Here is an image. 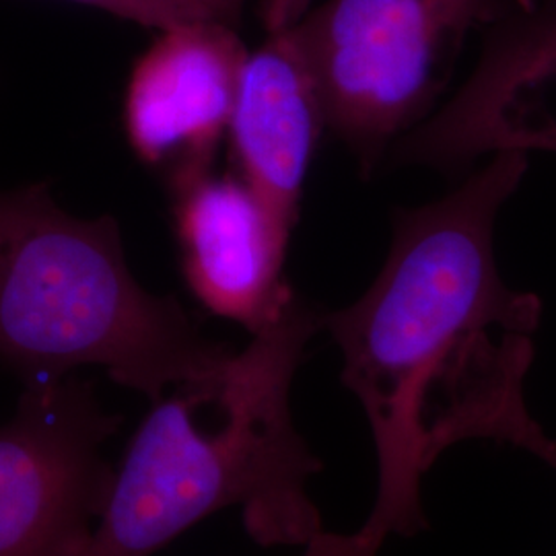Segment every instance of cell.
I'll return each instance as SVG.
<instances>
[{
    "label": "cell",
    "instance_id": "1",
    "mask_svg": "<svg viewBox=\"0 0 556 556\" xmlns=\"http://www.w3.org/2000/svg\"><path fill=\"white\" fill-rule=\"evenodd\" d=\"M528 155L498 153L447 197L397 211L388 260L353 305L324 314L376 443L378 497L358 530L376 546L427 528L420 482L464 441L526 450L556 468V441L526 402L542 303L498 273L495 225Z\"/></svg>",
    "mask_w": 556,
    "mask_h": 556
},
{
    "label": "cell",
    "instance_id": "2",
    "mask_svg": "<svg viewBox=\"0 0 556 556\" xmlns=\"http://www.w3.org/2000/svg\"><path fill=\"white\" fill-rule=\"evenodd\" d=\"M319 328L324 314L295 293L217 371L151 402L83 556L155 555L229 507L260 546H305L324 532L307 493L321 462L291 415V386Z\"/></svg>",
    "mask_w": 556,
    "mask_h": 556
},
{
    "label": "cell",
    "instance_id": "3",
    "mask_svg": "<svg viewBox=\"0 0 556 556\" xmlns=\"http://www.w3.org/2000/svg\"><path fill=\"white\" fill-rule=\"evenodd\" d=\"M231 355L178 299L140 287L112 217L68 215L41 181L0 192V365L23 383L96 365L157 402Z\"/></svg>",
    "mask_w": 556,
    "mask_h": 556
},
{
    "label": "cell",
    "instance_id": "4",
    "mask_svg": "<svg viewBox=\"0 0 556 556\" xmlns=\"http://www.w3.org/2000/svg\"><path fill=\"white\" fill-rule=\"evenodd\" d=\"M514 0H328L293 25L326 126L369 176L452 79L470 31Z\"/></svg>",
    "mask_w": 556,
    "mask_h": 556
},
{
    "label": "cell",
    "instance_id": "5",
    "mask_svg": "<svg viewBox=\"0 0 556 556\" xmlns=\"http://www.w3.org/2000/svg\"><path fill=\"white\" fill-rule=\"evenodd\" d=\"M119 425L89 379L25 383L0 422V556H83L114 484L103 445Z\"/></svg>",
    "mask_w": 556,
    "mask_h": 556
},
{
    "label": "cell",
    "instance_id": "6",
    "mask_svg": "<svg viewBox=\"0 0 556 556\" xmlns=\"http://www.w3.org/2000/svg\"><path fill=\"white\" fill-rule=\"evenodd\" d=\"M482 36L470 79L396 140V163L459 172L482 155H556V0H514Z\"/></svg>",
    "mask_w": 556,
    "mask_h": 556
},
{
    "label": "cell",
    "instance_id": "7",
    "mask_svg": "<svg viewBox=\"0 0 556 556\" xmlns=\"http://www.w3.org/2000/svg\"><path fill=\"white\" fill-rule=\"evenodd\" d=\"M245 59L231 25L190 21L161 29L124 96V130L137 157L169 179L211 169L229 132Z\"/></svg>",
    "mask_w": 556,
    "mask_h": 556
},
{
    "label": "cell",
    "instance_id": "8",
    "mask_svg": "<svg viewBox=\"0 0 556 556\" xmlns=\"http://www.w3.org/2000/svg\"><path fill=\"white\" fill-rule=\"evenodd\" d=\"M184 278L213 316L258 334L295 298L282 278L291 231L238 176L169 179Z\"/></svg>",
    "mask_w": 556,
    "mask_h": 556
},
{
    "label": "cell",
    "instance_id": "9",
    "mask_svg": "<svg viewBox=\"0 0 556 556\" xmlns=\"http://www.w3.org/2000/svg\"><path fill=\"white\" fill-rule=\"evenodd\" d=\"M326 119L293 27L268 34L239 77L229 137L239 178L293 231Z\"/></svg>",
    "mask_w": 556,
    "mask_h": 556
},
{
    "label": "cell",
    "instance_id": "10",
    "mask_svg": "<svg viewBox=\"0 0 556 556\" xmlns=\"http://www.w3.org/2000/svg\"><path fill=\"white\" fill-rule=\"evenodd\" d=\"M80 4H89L101 11H108L119 20L139 23L142 27L169 29L190 20L169 0H73Z\"/></svg>",
    "mask_w": 556,
    "mask_h": 556
},
{
    "label": "cell",
    "instance_id": "11",
    "mask_svg": "<svg viewBox=\"0 0 556 556\" xmlns=\"http://www.w3.org/2000/svg\"><path fill=\"white\" fill-rule=\"evenodd\" d=\"M379 546L361 534H330L319 532L305 544L303 556H378Z\"/></svg>",
    "mask_w": 556,
    "mask_h": 556
},
{
    "label": "cell",
    "instance_id": "12",
    "mask_svg": "<svg viewBox=\"0 0 556 556\" xmlns=\"http://www.w3.org/2000/svg\"><path fill=\"white\" fill-rule=\"evenodd\" d=\"M190 21H217L233 25L245 0H169Z\"/></svg>",
    "mask_w": 556,
    "mask_h": 556
},
{
    "label": "cell",
    "instance_id": "13",
    "mask_svg": "<svg viewBox=\"0 0 556 556\" xmlns=\"http://www.w3.org/2000/svg\"><path fill=\"white\" fill-rule=\"evenodd\" d=\"M312 0H262V21L268 34L285 31L305 17Z\"/></svg>",
    "mask_w": 556,
    "mask_h": 556
}]
</instances>
